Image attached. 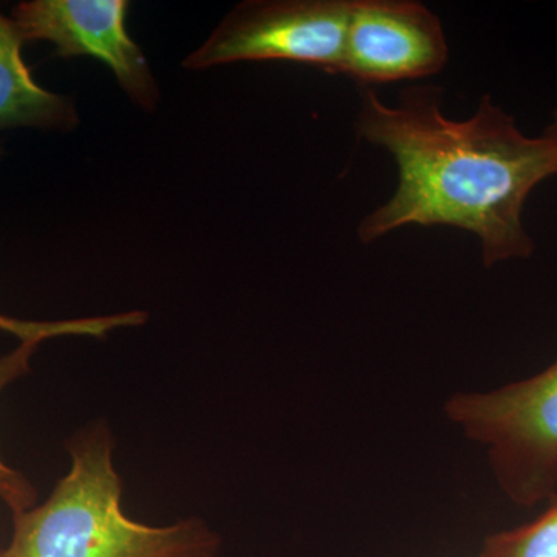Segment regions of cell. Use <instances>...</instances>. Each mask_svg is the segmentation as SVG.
<instances>
[{"label":"cell","mask_w":557,"mask_h":557,"mask_svg":"<svg viewBox=\"0 0 557 557\" xmlns=\"http://www.w3.org/2000/svg\"><path fill=\"white\" fill-rule=\"evenodd\" d=\"M357 131L386 150L398 174L391 199L359 223L362 244L408 225L453 226L478 237L487 269L533 255L523 209L557 175V149L523 134L490 95L471 119L457 121L443 115L435 87L405 90L398 106L366 89Z\"/></svg>","instance_id":"obj_1"},{"label":"cell","mask_w":557,"mask_h":557,"mask_svg":"<svg viewBox=\"0 0 557 557\" xmlns=\"http://www.w3.org/2000/svg\"><path fill=\"white\" fill-rule=\"evenodd\" d=\"M72 468L46 504L14 515L2 557H215L220 545L200 519L174 525L135 522L121 508L123 483L113 467L108 428L81 432L69 445Z\"/></svg>","instance_id":"obj_2"},{"label":"cell","mask_w":557,"mask_h":557,"mask_svg":"<svg viewBox=\"0 0 557 557\" xmlns=\"http://www.w3.org/2000/svg\"><path fill=\"white\" fill-rule=\"evenodd\" d=\"M446 416L485 446L505 496L519 507L557 497V361L530 379L486 392H458Z\"/></svg>","instance_id":"obj_3"},{"label":"cell","mask_w":557,"mask_h":557,"mask_svg":"<svg viewBox=\"0 0 557 557\" xmlns=\"http://www.w3.org/2000/svg\"><path fill=\"white\" fill-rule=\"evenodd\" d=\"M350 0H251L231 11L183 65L289 61L343 73Z\"/></svg>","instance_id":"obj_4"},{"label":"cell","mask_w":557,"mask_h":557,"mask_svg":"<svg viewBox=\"0 0 557 557\" xmlns=\"http://www.w3.org/2000/svg\"><path fill=\"white\" fill-rule=\"evenodd\" d=\"M127 11L126 0H28L14 7L11 21L25 42L47 40L57 57L101 61L132 101L153 110L159 86L145 53L127 33Z\"/></svg>","instance_id":"obj_5"},{"label":"cell","mask_w":557,"mask_h":557,"mask_svg":"<svg viewBox=\"0 0 557 557\" xmlns=\"http://www.w3.org/2000/svg\"><path fill=\"white\" fill-rule=\"evenodd\" d=\"M449 49L437 14L413 0H350L344 75L388 84L437 75Z\"/></svg>","instance_id":"obj_6"},{"label":"cell","mask_w":557,"mask_h":557,"mask_svg":"<svg viewBox=\"0 0 557 557\" xmlns=\"http://www.w3.org/2000/svg\"><path fill=\"white\" fill-rule=\"evenodd\" d=\"M14 22L0 13V131L35 127L73 131L78 113L72 100L40 87L22 57L24 46Z\"/></svg>","instance_id":"obj_7"},{"label":"cell","mask_w":557,"mask_h":557,"mask_svg":"<svg viewBox=\"0 0 557 557\" xmlns=\"http://www.w3.org/2000/svg\"><path fill=\"white\" fill-rule=\"evenodd\" d=\"M148 314L143 311H127L113 317L65 319V321L35 322L21 321L0 314V330L17 336L21 343L40 344L57 336H95L101 338L106 333L121 327H135L145 324Z\"/></svg>","instance_id":"obj_8"},{"label":"cell","mask_w":557,"mask_h":557,"mask_svg":"<svg viewBox=\"0 0 557 557\" xmlns=\"http://www.w3.org/2000/svg\"><path fill=\"white\" fill-rule=\"evenodd\" d=\"M480 557H557V497L533 522L487 536Z\"/></svg>","instance_id":"obj_9"},{"label":"cell","mask_w":557,"mask_h":557,"mask_svg":"<svg viewBox=\"0 0 557 557\" xmlns=\"http://www.w3.org/2000/svg\"><path fill=\"white\" fill-rule=\"evenodd\" d=\"M38 346L36 343H21L16 350L0 358V392L27 373L30 358ZM36 498L38 494L32 483L0 460V500L13 511V516L35 507Z\"/></svg>","instance_id":"obj_10"},{"label":"cell","mask_w":557,"mask_h":557,"mask_svg":"<svg viewBox=\"0 0 557 557\" xmlns=\"http://www.w3.org/2000/svg\"><path fill=\"white\" fill-rule=\"evenodd\" d=\"M542 137L549 139L557 149V110L555 112V116H553L552 123L548 124V127L544 131Z\"/></svg>","instance_id":"obj_11"},{"label":"cell","mask_w":557,"mask_h":557,"mask_svg":"<svg viewBox=\"0 0 557 557\" xmlns=\"http://www.w3.org/2000/svg\"><path fill=\"white\" fill-rule=\"evenodd\" d=\"M0 557H2V556H0Z\"/></svg>","instance_id":"obj_12"}]
</instances>
